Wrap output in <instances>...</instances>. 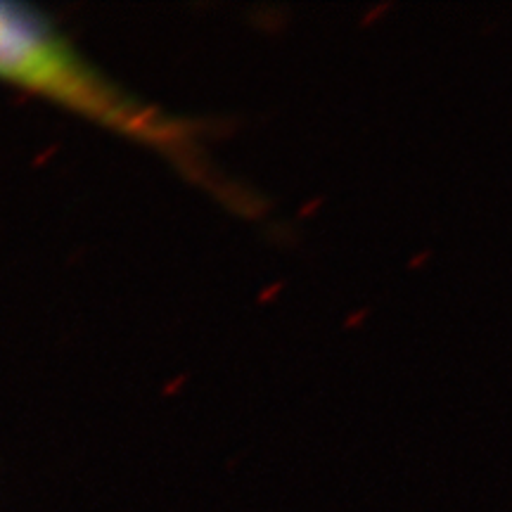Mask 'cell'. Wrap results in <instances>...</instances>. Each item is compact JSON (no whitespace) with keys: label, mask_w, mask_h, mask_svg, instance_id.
<instances>
[{"label":"cell","mask_w":512,"mask_h":512,"mask_svg":"<svg viewBox=\"0 0 512 512\" xmlns=\"http://www.w3.org/2000/svg\"><path fill=\"white\" fill-rule=\"evenodd\" d=\"M0 81L155 147L192 178L209 183V171L190 121L171 117L133 98L100 74L46 17L24 5L0 3Z\"/></svg>","instance_id":"cell-1"}]
</instances>
